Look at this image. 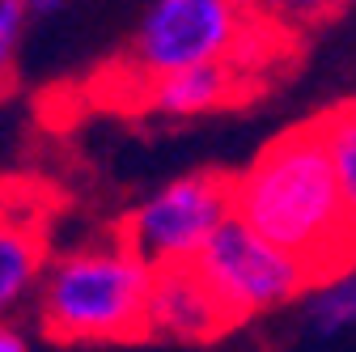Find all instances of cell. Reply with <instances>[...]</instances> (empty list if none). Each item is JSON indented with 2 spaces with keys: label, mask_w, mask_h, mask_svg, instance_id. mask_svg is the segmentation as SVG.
<instances>
[{
  "label": "cell",
  "mask_w": 356,
  "mask_h": 352,
  "mask_svg": "<svg viewBox=\"0 0 356 352\" xmlns=\"http://www.w3.org/2000/svg\"><path fill=\"white\" fill-rule=\"evenodd\" d=\"M229 187L238 221L301 259L314 276L348 268L356 200L327 161L318 119L276 136Z\"/></svg>",
  "instance_id": "cell-1"
},
{
  "label": "cell",
  "mask_w": 356,
  "mask_h": 352,
  "mask_svg": "<svg viewBox=\"0 0 356 352\" xmlns=\"http://www.w3.org/2000/svg\"><path fill=\"white\" fill-rule=\"evenodd\" d=\"M149 268L123 238L89 242L42 263L38 323L51 339L64 344H102L145 335V297Z\"/></svg>",
  "instance_id": "cell-2"
},
{
  "label": "cell",
  "mask_w": 356,
  "mask_h": 352,
  "mask_svg": "<svg viewBox=\"0 0 356 352\" xmlns=\"http://www.w3.org/2000/svg\"><path fill=\"white\" fill-rule=\"evenodd\" d=\"M259 30L250 0H153L131 38V77L145 85L200 64L238 60Z\"/></svg>",
  "instance_id": "cell-3"
},
{
  "label": "cell",
  "mask_w": 356,
  "mask_h": 352,
  "mask_svg": "<svg viewBox=\"0 0 356 352\" xmlns=\"http://www.w3.org/2000/svg\"><path fill=\"white\" fill-rule=\"evenodd\" d=\"M191 272L216 301V310L225 314V323L280 310V305L297 301L309 289V280H314V272L301 259H293L289 250L246 230L238 216H229L208 238V246L191 263Z\"/></svg>",
  "instance_id": "cell-4"
},
{
  "label": "cell",
  "mask_w": 356,
  "mask_h": 352,
  "mask_svg": "<svg viewBox=\"0 0 356 352\" xmlns=\"http://www.w3.org/2000/svg\"><path fill=\"white\" fill-rule=\"evenodd\" d=\"M234 216V187L225 174H183L153 191L123 221V242L136 250L149 272L191 268L208 238Z\"/></svg>",
  "instance_id": "cell-5"
},
{
  "label": "cell",
  "mask_w": 356,
  "mask_h": 352,
  "mask_svg": "<svg viewBox=\"0 0 356 352\" xmlns=\"http://www.w3.org/2000/svg\"><path fill=\"white\" fill-rule=\"evenodd\" d=\"M220 327H229L216 301L200 285L191 268H157L149 276L145 297V335H170V339H208Z\"/></svg>",
  "instance_id": "cell-6"
},
{
  "label": "cell",
  "mask_w": 356,
  "mask_h": 352,
  "mask_svg": "<svg viewBox=\"0 0 356 352\" xmlns=\"http://www.w3.org/2000/svg\"><path fill=\"white\" fill-rule=\"evenodd\" d=\"M42 263H47L42 216L22 191H0V323L34 293Z\"/></svg>",
  "instance_id": "cell-7"
},
{
  "label": "cell",
  "mask_w": 356,
  "mask_h": 352,
  "mask_svg": "<svg viewBox=\"0 0 356 352\" xmlns=\"http://www.w3.org/2000/svg\"><path fill=\"white\" fill-rule=\"evenodd\" d=\"M145 102L161 115L174 119H187V115H204L225 106L238 90V68L234 64H200V68H183V72H170L145 85Z\"/></svg>",
  "instance_id": "cell-8"
},
{
  "label": "cell",
  "mask_w": 356,
  "mask_h": 352,
  "mask_svg": "<svg viewBox=\"0 0 356 352\" xmlns=\"http://www.w3.org/2000/svg\"><path fill=\"white\" fill-rule=\"evenodd\" d=\"M305 297V331L314 339H335L356 323V280L352 268L323 272L309 280Z\"/></svg>",
  "instance_id": "cell-9"
},
{
  "label": "cell",
  "mask_w": 356,
  "mask_h": 352,
  "mask_svg": "<svg viewBox=\"0 0 356 352\" xmlns=\"http://www.w3.org/2000/svg\"><path fill=\"white\" fill-rule=\"evenodd\" d=\"M318 136L327 149V161L335 170L339 187L356 200V115L352 106H335L318 119Z\"/></svg>",
  "instance_id": "cell-10"
},
{
  "label": "cell",
  "mask_w": 356,
  "mask_h": 352,
  "mask_svg": "<svg viewBox=\"0 0 356 352\" xmlns=\"http://www.w3.org/2000/svg\"><path fill=\"white\" fill-rule=\"evenodd\" d=\"M348 5L352 0H259V9H267V17L284 26H314V22L339 17Z\"/></svg>",
  "instance_id": "cell-11"
},
{
  "label": "cell",
  "mask_w": 356,
  "mask_h": 352,
  "mask_svg": "<svg viewBox=\"0 0 356 352\" xmlns=\"http://www.w3.org/2000/svg\"><path fill=\"white\" fill-rule=\"evenodd\" d=\"M22 22H26V13H22L17 0H0V81H5V72H9V64H13Z\"/></svg>",
  "instance_id": "cell-12"
},
{
  "label": "cell",
  "mask_w": 356,
  "mask_h": 352,
  "mask_svg": "<svg viewBox=\"0 0 356 352\" xmlns=\"http://www.w3.org/2000/svg\"><path fill=\"white\" fill-rule=\"evenodd\" d=\"M26 17H47V13H60L68 0H17Z\"/></svg>",
  "instance_id": "cell-13"
},
{
  "label": "cell",
  "mask_w": 356,
  "mask_h": 352,
  "mask_svg": "<svg viewBox=\"0 0 356 352\" xmlns=\"http://www.w3.org/2000/svg\"><path fill=\"white\" fill-rule=\"evenodd\" d=\"M0 352H30V344L13 331V327H5L0 323Z\"/></svg>",
  "instance_id": "cell-14"
}]
</instances>
